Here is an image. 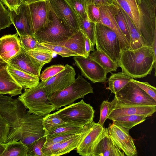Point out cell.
<instances>
[{"instance_id":"cell-1","label":"cell","mask_w":156,"mask_h":156,"mask_svg":"<svg viewBox=\"0 0 156 156\" xmlns=\"http://www.w3.org/2000/svg\"><path fill=\"white\" fill-rule=\"evenodd\" d=\"M27 109L18 99L0 94V114L10 125L7 143L21 141L28 147L43 136V117Z\"/></svg>"},{"instance_id":"cell-2","label":"cell","mask_w":156,"mask_h":156,"mask_svg":"<svg viewBox=\"0 0 156 156\" xmlns=\"http://www.w3.org/2000/svg\"><path fill=\"white\" fill-rule=\"evenodd\" d=\"M156 62L152 48L144 46L134 50L122 49L117 63L122 72L137 79L150 75L153 68L155 76Z\"/></svg>"},{"instance_id":"cell-3","label":"cell","mask_w":156,"mask_h":156,"mask_svg":"<svg viewBox=\"0 0 156 156\" xmlns=\"http://www.w3.org/2000/svg\"><path fill=\"white\" fill-rule=\"evenodd\" d=\"M93 89L91 84L79 74L73 83L64 89L54 93L48 99L55 109L58 110L73 103L78 99L84 98L89 93H93Z\"/></svg>"},{"instance_id":"cell-4","label":"cell","mask_w":156,"mask_h":156,"mask_svg":"<svg viewBox=\"0 0 156 156\" xmlns=\"http://www.w3.org/2000/svg\"><path fill=\"white\" fill-rule=\"evenodd\" d=\"M74 34L72 30L60 20L50 8L47 22L34 35L39 42L51 44L65 41Z\"/></svg>"},{"instance_id":"cell-5","label":"cell","mask_w":156,"mask_h":156,"mask_svg":"<svg viewBox=\"0 0 156 156\" xmlns=\"http://www.w3.org/2000/svg\"><path fill=\"white\" fill-rule=\"evenodd\" d=\"M20 95L17 99L31 113L44 117L56 110L40 83L34 87L24 89Z\"/></svg>"},{"instance_id":"cell-6","label":"cell","mask_w":156,"mask_h":156,"mask_svg":"<svg viewBox=\"0 0 156 156\" xmlns=\"http://www.w3.org/2000/svg\"><path fill=\"white\" fill-rule=\"evenodd\" d=\"M95 23V42L96 49L117 63L121 51L120 44L115 33L100 23Z\"/></svg>"},{"instance_id":"cell-7","label":"cell","mask_w":156,"mask_h":156,"mask_svg":"<svg viewBox=\"0 0 156 156\" xmlns=\"http://www.w3.org/2000/svg\"><path fill=\"white\" fill-rule=\"evenodd\" d=\"M140 12L139 33L145 46L152 47L156 37V5L149 0H136Z\"/></svg>"},{"instance_id":"cell-8","label":"cell","mask_w":156,"mask_h":156,"mask_svg":"<svg viewBox=\"0 0 156 156\" xmlns=\"http://www.w3.org/2000/svg\"><path fill=\"white\" fill-rule=\"evenodd\" d=\"M107 133V128L93 121L85 125L75 149L77 152L82 156H93L97 144Z\"/></svg>"},{"instance_id":"cell-9","label":"cell","mask_w":156,"mask_h":156,"mask_svg":"<svg viewBox=\"0 0 156 156\" xmlns=\"http://www.w3.org/2000/svg\"><path fill=\"white\" fill-rule=\"evenodd\" d=\"M95 112L93 107L83 100L56 112L65 122L83 126L93 121Z\"/></svg>"},{"instance_id":"cell-10","label":"cell","mask_w":156,"mask_h":156,"mask_svg":"<svg viewBox=\"0 0 156 156\" xmlns=\"http://www.w3.org/2000/svg\"><path fill=\"white\" fill-rule=\"evenodd\" d=\"M115 94L116 100L123 104L156 105V101L132 81Z\"/></svg>"},{"instance_id":"cell-11","label":"cell","mask_w":156,"mask_h":156,"mask_svg":"<svg viewBox=\"0 0 156 156\" xmlns=\"http://www.w3.org/2000/svg\"><path fill=\"white\" fill-rule=\"evenodd\" d=\"M76 73L71 66L66 64L64 69L47 80L39 82L48 98L54 93L65 88L74 82Z\"/></svg>"},{"instance_id":"cell-12","label":"cell","mask_w":156,"mask_h":156,"mask_svg":"<svg viewBox=\"0 0 156 156\" xmlns=\"http://www.w3.org/2000/svg\"><path fill=\"white\" fill-rule=\"evenodd\" d=\"M156 105L126 104L118 101L114 98L111 105L107 119L112 120L115 118L133 115H144L151 116L156 112Z\"/></svg>"},{"instance_id":"cell-13","label":"cell","mask_w":156,"mask_h":156,"mask_svg":"<svg viewBox=\"0 0 156 156\" xmlns=\"http://www.w3.org/2000/svg\"><path fill=\"white\" fill-rule=\"evenodd\" d=\"M108 133L118 147L127 156H136L137 151L129 131L114 122L109 124Z\"/></svg>"},{"instance_id":"cell-14","label":"cell","mask_w":156,"mask_h":156,"mask_svg":"<svg viewBox=\"0 0 156 156\" xmlns=\"http://www.w3.org/2000/svg\"><path fill=\"white\" fill-rule=\"evenodd\" d=\"M73 59L82 76L93 83L106 82L107 73L96 62L89 57L86 58L80 56H74Z\"/></svg>"},{"instance_id":"cell-15","label":"cell","mask_w":156,"mask_h":156,"mask_svg":"<svg viewBox=\"0 0 156 156\" xmlns=\"http://www.w3.org/2000/svg\"><path fill=\"white\" fill-rule=\"evenodd\" d=\"M10 20L20 36L33 35L34 32L29 4L21 2L17 13L9 11Z\"/></svg>"},{"instance_id":"cell-16","label":"cell","mask_w":156,"mask_h":156,"mask_svg":"<svg viewBox=\"0 0 156 156\" xmlns=\"http://www.w3.org/2000/svg\"><path fill=\"white\" fill-rule=\"evenodd\" d=\"M56 16L75 34L80 30L76 13L66 0H48Z\"/></svg>"},{"instance_id":"cell-17","label":"cell","mask_w":156,"mask_h":156,"mask_svg":"<svg viewBox=\"0 0 156 156\" xmlns=\"http://www.w3.org/2000/svg\"><path fill=\"white\" fill-rule=\"evenodd\" d=\"M8 63L16 69L39 78L41 69L44 66L29 55L21 44L19 52Z\"/></svg>"},{"instance_id":"cell-18","label":"cell","mask_w":156,"mask_h":156,"mask_svg":"<svg viewBox=\"0 0 156 156\" xmlns=\"http://www.w3.org/2000/svg\"><path fill=\"white\" fill-rule=\"evenodd\" d=\"M28 4L34 34L47 22L50 7L48 0H41Z\"/></svg>"},{"instance_id":"cell-19","label":"cell","mask_w":156,"mask_h":156,"mask_svg":"<svg viewBox=\"0 0 156 156\" xmlns=\"http://www.w3.org/2000/svg\"><path fill=\"white\" fill-rule=\"evenodd\" d=\"M18 35H5L0 38V57L8 63L20 51L21 44Z\"/></svg>"},{"instance_id":"cell-20","label":"cell","mask_w":156,"mask_h":156,"mask_svg":"<svg viewBox=\"0 0 156 156\" xmlns=\"http://www.w3.org/2000/svg\"><path fill=\"white\" fill-rule=\"evenodd\" d=\"M101 19L99 23L109 27L118 36L120 44L121 50L129 49V45L119 28L110 6H99Z\"/></svg>"},{"instance_id":"cell-21","label":"cell","mask_w":156,"mask_h":156,"mask_svg":"<svg viewBox=\"0 0 156 156\" xmlns=\"http://www.w3.org/2000/svg\"><path fill=\"white\" fill-rule=\"evenodd\" d=\"M86 37L80 30L65 41L50 44L64 46L78 56L87 58L85 49Z\"/></svg>"},{"instance_id":"cell-22","label":"cell","mask_w":156,"mask_h":156,"mask_svg":"<svg viewBox=\"0 0 156 156\" xmlns=\"http://www.w3.org/2000/svg\"><path fill=\"white\" fill-rule=\"evenodd\" d=\"M7 68L0 70V94H8L11 97L21 94L22 88L14 80Z\"/></svg>"},{"instance_id":"cell-23","label":"cell","mask_w":156,"mask_h":156,"mask_svg":"<svg viewBox=\"0 0 156 156\" xmlns=\"http://www.w3.org/2000/svg\"><path fill=\"white\" fill-rule=\"evenodd\" d=\"M108 135V132L97 144L93 156H125Z\"/></svg>"},{"instance_id":"cell-24","label":"cell","mask_w":156,"mask_h":156,"mask_svg":"<svg viewBox=\"0 0 156 156\" xmlns=\"http://www.w3.org/2000/svg\"><path fill=\"white\" fill-rule=\"evenodd\" d=\"M7 69L16 82L23 89L31 88L39 83V78L16 69L9 64Z\"/></svg>"},{"instance_id":"cell-25","label":"cell","mask_w":156,"mask_h":156,"mask_svg":"<svg viewBox=\"0 0 156 156\" xmlns=\"http://www.w3.org/2000/svg\"><path fill=\"white\" fill-rule=\"evenodd\" d=\"M115 0L131 18L139 32L140 27V12L136 0Z\"/></svg>"},{"instance_id":"cell-26","label":"cell","mask_w":156,"mask_h":156,"mask_svg":"<svg viewBox=\"0 0 156 156\" xmlns=\"http://www.w3.org/2000/svg\"><path fill=\"white\" fill-rule=\"evenodd\" d=\"M28 151L21 141L0 143V156H27Z\"/></svg>"},{"instance_id":"cell-27","label":"cell","mask_w":156,"mask_h":156,"mask_svg":"<svg viewBox=\"0 0 156 156\" xmlns=\"http://www.w3.org/2000/svg\"><path fill=\"white\" fill-rule=\"evenodd\" d=\"M110 73L111 75L108 79V87L107 89L114 94L119 91L133 79L122 72Z\"/></svg>"},{"instance_id":"cell-28","label":"cell","mask_w":156,"mask_h":156,"mask_svg":"<svg viewBox=\"0 0 156 156\" xmlns=\"http://www.w3.org/2000/svg\"><path fill=\"white\" fill-rule=\"evenodd\" d=\"M119 7L121 13L126 22L129 31L131 41L129 47L128 49L134 50L145 46L131 18L119 6Z\"/></svg>"},{"instance_id":"cell-29","label":"cell","mask_w":156,"mask_h":156,"mask_svg":"<svg viewBox=\"0 0 156 156\" xmlns=\"http://www.w3.org/2000/svg\"><path fill=\"white\" fill-rule=\"evenodd\" d=\"M88 57L99 64L107 73L116 71L119 67L117 63L114 62L105 54L97 49L90 53Z\"/></svg>"},{"instance_id":"cell-30","label":"cell","mask_w":156,"mask_h":156,"mask_svg":"<svg viewBox=\"0 0 156 156\" xmlns=\"http://www.w3.org/2000/svg\"><path fill=\"white\" fill-rule=\"evenodd\" d=\"M83 127L79 125L66 122L51 130L46 134L45 136L53 137L61 135L80 133L82 131Z\"/></svg>"},{"instance_id":"cell-31","label":"cell","mask_w":156,"mask_h":156,"mask_svg":"<svg viewBox=\"0 0 156 156\" xmlns=\"http://www.w3.org/2000/svg\"><path fill=\"white\" fill-rule=\"evenodd\" d=\"M147 116L144 115H133L118 117L112 121L127 130L144 121Z\"/></svg>"},{"instance_id":"cell-32","label":"cell","mask_w":156,"mask_h":156,"mask_svg":"<svg viewBox=\"0 0 156 156\" xmlns=\"http://www.w3.org/2000/svg\"><path fill=\"white\" fill-rule=\"evenodd\" d=\"M81 133L77 134L64 141L52 153V156H58L66 154L75 149L81 136Z\"/></svg>"},{"instance_id":"cell-33","label":"cell","mask_w":156,"mask_h":156,"mask_svg":"<svg viewBox=\"0 0 156 156\" xmlns=\"http://www.w3.org/2000/svg\"><path fill=\"white\" fill-rule=\"evenodd\" d=\"M110 7L119 28L130 46L131 39L129 31L119 5L116 2Z\"/></svg>"},{"instance_id":"cell-34","label":"cell","mask_w":156,"mask_h":156,"mask_svg":"<svg viewBox=\"0 0 156 156\" xmlns=\"http://www.w3.org/2000/svg\"><path fill=\"white\" fill-rule=\"evenodd\" d=\"M24 49L36 61L44 66L49 63L53 58L54 53L48 50L40 48L34 50Z\"/></svg>"},{"instance_id":"cell-35","label":"cell","mask_w":156,"mask_h":156,"mask_svg":"<svg viewBox=\"0 0 156 156\" xmlns=\"http://www.w3.org/2000/svg\"><path fill=\"white\" fill-rule=\"evenodd\" d=\"M80 30L87 37L93 46L95 42V23L91 21L88 18L82 19L77 15Z\"/></svg>"},{"instance_id":"cell-36","label":"cell","mask_w":156,"mask_h":156,"mask_svg":"<svg viewBox=\"0 0 156 156\" xmlns=\"http://www.w3.org/2000/svg\"><path fill=\"white\" fill-rule=\"evenodd\" d=\"M38 48L48 50L63 58L78 56L76 53L61 45L39 42H38Z\"/></svg>"},{"instance_id":"cell-37","label":"cell","mask_w":156,"mask_h":156,"mask_svg":"<svg viewBox=\"0 0 156 156\" xmlns=\"http://www.w3.org/2000/svg\"><path fill=\"white\" fill-rule=\"evenodd\" d=\"M66 122L55 112L44 117L42 124L45 134L58 126Z\"/></svg>"},{"instance_id":"cell-38","label":"cell","mask_w":156,"mask_h":156,"mask_svg":"<svg viewBox=\"0 0 156 156\" xmlns=\"http://www.w3.org/2000/svg\"><path fill=\"white\" fill-rule=\"evenodd\" d=\"M76 14L82 19L88 18L86 0H66Z\"/></svg>"},{"instance_id":"cell-39","label":"cell","mask_w":156,"mask_h":156,"mask_svg":"<svg viewBox=\"0 0 156 156\" xmlns=\"http://www.w3.org/2000/svg\"><path fill=\"white\" fill-rule=\"evenodd\" d=\"M46 141L44 136L32 143L28 147L27 156H44L42 150Z\"/></svg>"},{"instance_id":"cell-40","label":"cell","mask_w":156,"mask_h":156,"mask_svg":"<svg viewBox=\"0 0 156 156\" xmlns=\"http://www.w3.org/2000/svg\"><path fill=\"white\" fill-rule=\"evenodd\" d=\"M65 68L62 65H54L46 68L40 74L39 79L41 81L45 82L55 76Z\"/></svg>"},{"instance_id":"cell-41","label":"cell","mask_w":156,"mask_h":156,"mask_svg":"<svg viewBox=\"0 0 156 156\" xmlns=\"http://www.w3.org/2000/svg\"><path fill=\"white\" fill-rule=\"evenodd\" d=\"M20 39L21 44L25 49L34 50L38 48V42L34 35L20 36Z\"/></svg>"},{"instance_id":"cell-42","label":"cell","mask_w":156,"mask_h":156,"mask_svg":"<svg viewBox=\"0 0 156 156\" xmlns=\"http://www.w3.org/2000/svg\"><path fill=\"white\" fill-rule=\"evenodd\" d=\"M12 24L9 11L0 0V30L9 27Z\"/></svg>"},{"instance_id":"cell-43","label":"cell","mask_w":156,"mask_h":156,"mask_svg":"<svg viewBox=\"0 0 156 156\" xmlns=\"http://www.w3.org/2000/svg\"><path fill=\"white\" fill-rule=\"evenodd\" d=\"M87 12L89 20L94 23H99L101 19L99 6L94 4L87 5Z\"/></svg>"},{"instance_id":"cell-44","label":"cell","mask_w":156,"mask_h":156,"mask_svg":"<svg viewBox=\"0 0 156 156\" xmlns=\"http://www.w3.org/2000/svg\"><path fill=\"white\" fill-rule=\"evenodd\" d=\"M10 129V125L7 121L0 114V143H7Z\"/></svg>"},{"instance_id":"cell-45","label":"cell","mask_w":156,"mask_h":156,"mask_svg":"<svg viewBox=\"0 0 156 156\" xmlns=\"http://www.w3.org/2000/svg\"><path fill=\"white\" fill-rule=\"evenodd\" d=\"M156 101V88L147 82H140L133 79L131 80Z\"/></svg>"},{"instance_id":"cell-46","label":"cell","mask_w":156,"mask_h":156,"mask_svg":"<svg viewBox=\"0 0 156 156\" xmlns=\"http://www.w3.org/2000/svg\"><path fill=\"white\" fill-rule=\"evenodd\" d=\"M111 102L104 100L100 106V114L98 123L103 126L104 123L107 119L110 111Z\"/></svg>"},{"instance_id":"cell-47","label":"cell","mask_w":156,"mask_h":156,"mask_svg":"<svg viewBox=\"0 0 156 156\" xmlns=\"http://www.w3.org/2000/svg\"><path fill=\"white\" fill-rule=\"evenodd\" d=\"M76 134L61 135L53 137H48L45 136L46 141L43 147H45L54 144L62 142Z\"/></svg>"},{"instance_id":"cell-48","label":"cell","mask_w":156,"mask_h":156,"mask_svg":"<svg viewBox=\"0 0 156 156\" xmlns=\"http://www.w3.org/2000/svg\"><path fill=\"white\" fill-rule=\"evenodd\" d=\"M3 4L8 8L9 11H14L17 13L21 2L20 0H1Z\"/></svg>"},{"instance_id":"cell-49","label":"cell","mask_w":156,"mask_h":156,"mask_svg":"<svg viewBox=\"0 0 156 156\" xmlns=\"http://www.w3.org/2000/svg\"><path fill=\"white\" fill-rule=\"evenodd\" d=\"M87 5L94 4L98 6H111L116 3L115 0H86Z\"/></svg>"},{"instance_id":"cell-50","label":"cell","mask_w":156,"mask_h":156,"mask_svg":"<svg viewBox=\"0 0 156 156\" xmlns=\"http://www.w3.org/2000/svg\"><path fill=\"white\" fill-rule=\"evenodd\" d=\"M64 141L54 144L45 147H43L42 151L44 156H52L53 152Z\"/></svg>"},{"instance_id":"cell-51","label":"cell","mask_w":156,"mask_h":156,"mask_svg":"<svg viewBox=\"0 0 156 156\" xmlns=\"http://www.w3.org/2000/svg\"><path fill=\"white\" fill-rule=\"evenodd\" d=\"M85 49L87 58L89 56L90 51H94L95 50L94 46L87 37H86L85 38Z\"/></svg>"},{"instance_id":"cell-52","label":"cell","mask_w":156,"mask_h":156,"mask_svg":"<svg viewBox=\"0 0 156 156\" xmlns=\"http://www.w3.org/2000/svg\"><path fill=\"white\" fill-rule=\"evenodd\" d=\"M8 64V62L4 61L0 57V70L2 69L7 68Z\"/></svg>"},{"instance_id":"cell-53","label":"cell","mask_w":156,"mask_h":156,"mask_svg":"<svg viewBox=\"0 0 156 156\" xmlns=\"http://www.w3.org/2000/svg\"><path fill=\"white\" fill-rule=\"evenodd\" d=\"M41 0H20L21 2H24L28 4L35 2Z\"/></svg>"},{"instance_id":"cell-54","label":"cell","mask_w":156,"mask_h":156,"mask_svg":"<svg viewBox=\"0 0 156 156\" xmlns=\"http://www.w3.org/2000/svg\"><path fill=\"white\" fill-rule=\"evenodd\" d=\"M154 5H156V0H149Z\"/></svg>"},{"instance_id":"cell-55","label":"cell","mask_w":156,"mask_h":156,"mask_svg":"<svg viewBox=\"0 0 156 156\" xmlns=\"http://www.w3.org/2000/svg\"></svg>"}]
</instances>
